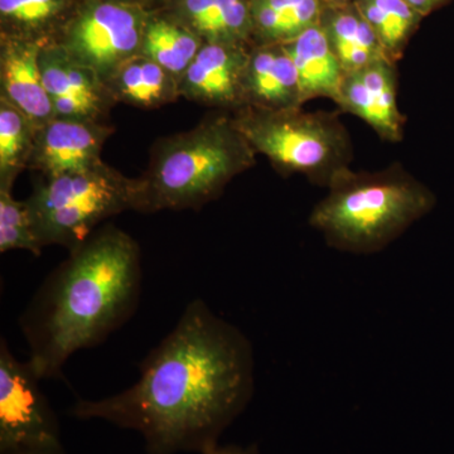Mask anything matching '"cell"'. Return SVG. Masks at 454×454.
Instances as JSON below:
<instances>
[{
    "label": "cell",
    "mask_w": 454,
    "mask_h": 454,
    "mask_svg": "<svg viewBox=\"0 0 454 454\" xmlns=\"http://www.w3.org/2000/svg\"><path fill=\"white\" fill-rule=\"evenodd\" d=\"M139 369L127 390L79 399L71 415L136 430L148 454H203L219 444L255 389L249 339L201 300L188 304Z\"/></svg>",
    "instance_id": "6da1fadb"
},
{
    "label": "cell",
    "mask_w": 454,
    "mask_h": 454,
    "mask_svg": "<svg viewBox=\"0 0 454 454\" xmlns=\"http://www.w3.org/2000/svg\"><path fill=\"white\" fill-rule=\"evenodd\" d=\"M142 255L128 232L107 223L68 253L20 318L41 380L64 378L68 358L100 345L136 313Z\"/></svg>",
    "instance_id": "7a4b0ae2"
},
{
    "label": "cell",
    "mask_w": 454,
    "mask_h": 454,
    "mask_svg": "<svg viewBox=\"0 0 454 454\" xmlns=\"http://www.w3.org/2000/svg\"><path fill=\"white\" fill-rule=\"evenodd\" d=\"M309 223L339 252L372 255L432 212L437 197L400 163L378 172L340 169Z\"/></svg>",
    "instance_id": "3957f363"
},
{
    "label": "cell",
    "mask_w": 454,
    "mask_h": 454,
    "mask_svg": "<svg viewBox=\"0 0 454 454\" xmlns=\"http://www.w3.org/2000/svg\"><path fill=\"white\" fill-rule=\"evenodd\" d=\"M255 163L231 114H212L193 129L155 142L148 168L137 178L136 211L200 210Z\"/></svg>",
    "instance_id": "277c9868"
},
{
    "label": "cell",
    "mask_w": 454,
    "mask_h": 454,
    "mask_svg": "<svg viewBox=\"0 0 454 454\" xmlns=\"http://www.w3.org/2000/svg\"><path fill=\"white\" fill-rule=\"evenodd\" d=\"M230 114L255 153L268 158L283 176H306L312 184L327 187L354 158L351 137L340 121V112L243 106Z\"/></svg>",
    "instance_id": "5b68a950"
},
{
    "label": "cell",
    "mask_w": 454,
    "mask_h": 454,
    "mask_svg": "<svg viewBox=\"0 0 454 454\" xmlns=\"http://www.w3.org/2000/svg\"><path fill=\"white\" fill-rule=\"evenodd\" d=\"M138 184L109 164L42 179L26 200L42 247L76 250L104 221L137 210Z\"/></svg>",
    "instance_id": "8992f818"
},
{
    "label": "cell",
    "mask_w": 454,
    "mask_h": 454,
    "mask_svg": "<svg viewBox=\"0 0 454 454\" xmlns=\"http://www.w3.org/2000/svg\"><path fill=\"white\" fill-rule=\"evenodd\" d=\"M145 25L140 12L130 5L94 2L74 17L56 46L106 86L125 61L139 55Z\"/></svg>",
    "instance_id": "52a82bcc"
},
{
    "label": "cell",
    "mask_w": 454,
    "mask_h": 454,
    "mask_svg": "<svg viewBox=\"0 0 454 454\" xmlns=\"http://www.w3.org/2000/svg\"><path fill=\"white\" fill-rule=\"evenodd\" d=\"M29 360H18L0 340V453L61 443L59 418Z\"/></svg>",
    "instance_id": "ba28073f"
},
{
    "label": "cell",
    "mask_w": 454,
    "mask_h": 454,
    "mask_svg": "<svg viewBox=\"0 0 454 454\" xmlns=\"http://www.w3.org/2000/svg\"><path fill=\"white\" fill-rule=\"evenodd\" d=\"M115 128L107 121L53 118L35 131L28 169L50 179L103 163L101 151Z\"/></svg>",
    "instance_id": "9c48e42d"
},
{
    "label": "cell",
    "mask_w": 454,
    "mask_h": 454,
    "mask_svg": "<svg viewBox=\"0 0 454 454\" xmlns=\"http://www.w3.org/2000/svg\"><path fill=\"white\" fill-rule=\"evenodd\" d=\"M396 62L387 57L343 76L336 100L340 112L366 122L384 142L404 138L405 116L397 106Z\"/></svg>",
    "instance_id": "30bf717a"
},
{
    "label": "cell",
    "mask_w": 454,
    "mask_h": 454,
    "mask_svg": "<svg viewBox=\"0 0 454 454\" xmlns=\"http://www.w3.org/2000/svg\"><path fill=\"white\" fill-rule=\"evenodd\" d=\"M250 50L240 44L203 43L178 79L179 95L221 112L240 109Z\"/></svg>",
    "instance_id": "8fae6325"
},
{
    "label": "cell",
    "mask_w": 454,
    "mask_h": 454,
    "mask_svg": "<svg viewBox=\"0 0 454 454\" xmlns=\"http://www.w3.org/2000/svg\"><path fill=\"white\" fill-rule=\"evenodd\" d=\"M40 67L55 118L107 121L115 101L104 82L59 46L42 47Z\"/></svg>",
    "instance_id": "7c38bea8"
},
{
    "label": "cell",
    "mask_w": 454,
    "mask_h": 454,
    "mask_svg": "<svg viewBox=\"0 0 454 454\" xmlns=\"http://www.w3.org/2000/svg\"><path fill=\"white\" fill-rule=\"evenodd\" d=\"M40 44L3 37L0 49V98L26 114L35 125L55 118L40 67Z\"/></svg>",
    "instance_id": "4fadbf2b"
},
{
    "label": "cell",
    "mask_w": 454,
    "mask_h": 454,
    "mask_svg": "<svg viewBox=\"0 0 454 454\" xmlns=\"http://www.w3.org/2000/svg\"><path fill=\"white\" fill-rule=\"evenodd\" d=\"M244 106L265 110L303 106L297 70L284 44H262L250 50L244 76Z\"/></svg>",
    "instance_id": "5bb4252c"
},
{
    "label": "cell",
    "mask_w": 454,
    "mask_h": 454,
    "mask_svg": "<svg viewBox=\"0 0 454 454\" xmlns=\"http://www.w3.org/2000/svg\"><path fill=\"white\" fill-rule=\"evenodd\" d=\"M284 46L297 70L303 106L317 98L336 100L345 73L322 26L310 27Z\"/></svg>",
    "instance_id": "9a60e30c"
},
{
    "label": "cell",
    "mask_w": 454,
    "mask_h": 454,
    "mask_svg": "<svg viewBox=\"0 0 454 454\" xmlns=\"http://www.w3.org/2000/svg\"><path fill=\"white\" fill-rule=\"evenodd\" d=\"M116 104L158 109L181 98L178 77L143 55L125 61L106 83Z\"/></svg>",
    "instance_id": "2e32d148"
},
{
    "label": "cell",
    "mask_w": 454,
    "mask_h": 454,
    "mask_svg": "<svg viewBox=\"0 0 454 454\" xmlns=\"http://www.w3.org/2000/svg\"><path fill=\"white\" fill-rule=\"evenodd\" d=\"M188 31L203 43L240 44L253 31L250 4L245 0H182Z\"/></svg>",
    "instance_id": "e0dca14e"
},
{
    "label": "cell",
    "mask_w": 454,
    "mask_h": 454,
    "mask_svg": "<svg viewBox=\"0 0 454 454\" xmlns=\"http://www.w3.org/2000/svg\"><path fill=\"white\" fill-rule=\"evenodd\" d=\"M319 25L345 74L387 57L372 27L361 16L356 5L355 11L337 9L331 14L324 11Z\"/></svg>",
    "instance_id": "ac0fdd59"
},
{
    "label": "cell",
    "mask_w": 454,
    "mask_h": 454,
    "mask_svg": "<svg viewBox=\"0 0 454 454\" xmlns=\"http://www.w3.org/2000/svg\"><path fill=\"white\" fill-rule=\"evenodd\" d=\"M202 46L201 38L186 27L153 18L146 22L140 55L157 62L179 79Z\"/></svg>",
    "instance_id": "d6986e66"
},
{
    "label": "cell",
    "mask_w": 454,
    "mask_h": 454,
    "mask_svg": "<svg viewBox=\"0 0 454 454\" xmlns=\"http://www.w3.org/2000/svg\"><path fill=\"white\" fill-rule=\"evenodd\" d=\"M37 125L0 98V190L12 191L18 176L28 169Z\"/></svg>",
    "instance_id": "ffe728a7"
},
{
    "label": "cell",
    "mask_w": 454,
    "mask_h": 454,
    "mask_svg": "<svg viewBox=\"0 0 454 454\" xmlns=\"http://www.w3.org/2000/svg\"><path fill=\"white\" fill-rule=\"evenodd\" d=\"M355 5L372 27L387 56L399 61L422 14L406 0H357Z\"/></svg>",
    "instance_id": "44dd1931"
},
{
    "label": "cell",
    "mask_w": 454,
    "mask_h": 454,
    "mask_svg": "<svg viewBox=\"0 0 454 454\" xmlns=\"http://www.w3.org/2000/svg\"><path fill=\"white\" fill-rule=\"evenodd\" d=\"M70 7V0H0L3 22L12 31L4 37L51 46L49 28Z\"/></svg>",
    "instance_id": "7402d4cb"
},
{
    "label": "cell",
    "mask_w": 454,
    "mask_h": 454,
    "mask_svg": "<svg viewBox=\"0 0 454 454\" xmlns=\"http://www.w3.org/2000/svg\"><path fill=\"white\" fill-rule=\"evenodd\" d=\"M42 249L27 202L14 200L12 191L0 190V253L27 250L38 256Z\"/></svg>",
    "instance_id": "603a6c76"
},
{
    "label": "cell",
    "mask_w": 454,
    "mask_h": 454,
    "mask_svg": "<svg viewBox=\"0 0 454 454\" xmlns=\"http://www.w3.org/2000/svg\"><path fill=\"white\" fill-rule=\"evenodd\" d=\"M203 454H260L258 447L256 446H235V444H229V446H220L207 450Z\"/></svg>",
    "instance_id": "cb8c5ba5"
},
{
    "label": "cell",
    "mask_w": 454,
    "mask_h": 454,
    "mask_svg": "<svg viewBox=\"0 0 454 454\" xmlns=\"http://www.w3.org/2000/svg\"><path fill=\"white\" fill-rule=\"evenodd\" d=\"M418 12V13L426 16L430 12L434 11L442 5L446 4L448 0H406Z\"/></svg>",
    "instance_id": "d4e9b609"
},
{
    "label": "cell",
    "mask_w": 454,
    "mask_h": 454,
    "mask_svg": "<svg viewBox=\"0 0 454 454\" xmlns=\"http://www.w3.org/2000/svg\"><path fill=\"white\" fill-rule=\"evenodd\" d=\"M0 454H66V450L62 444H57V446L51 447L25 448V450H9V452H2Z\"/></svg>",
    "instance_id": "484cf974"
},
{
    "label": "cell",
    "mask_w": 454,
    "mask_h": 454,
    "mask_svg": "<svg viewBox=\"0 0 454 454\" xmlns=\"http://www.w3.org/2000/svg\"><path fill=\"white\" fill-rule=\"evenodd\" d=\"M345 2V0H336V3Z\"/></svg>",
    "instance_id": "4316f807"
}]
</instances>
